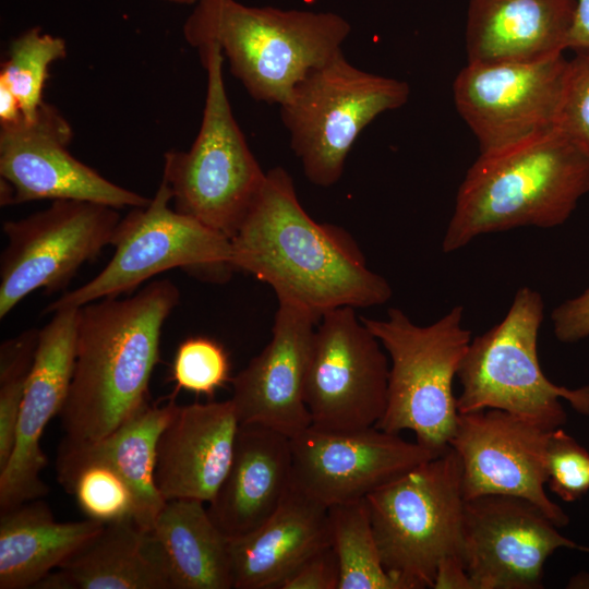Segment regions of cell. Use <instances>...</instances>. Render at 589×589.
<instances>
[{
  "instance_id": "6da1fadb",
  "label": "cell",
  "mask_w": 589,
  "mask_h": 589,
  "mask_svg": "<svg viewBox=\"0 0 589 589\" xmlns=\"http://www.w3.org/2000/svg\"><path fill=\"white\" fill-rule=\"evenodd\" d=\"M231 266L268 284L278 302L322 316L342 308L384 304L392 288L372 272L344 228L315 221L298 200L283 167L266 172L264 185L230 239Z\"/></svg>"
},
{
  "instance_id": "7a4b0ae2",
  "label": "cell",
  "mask_w": 589,
  "mask_h": 589,
  "mask_svg": "<svg viewBox=\"0 0 589 589\" xmlns=\"http://www.w3.org/2000/svg\"><path fill=\"white\" fill-rule=\"evenodd\" d=\"M179 300L178 287L159 279L134 296L80 308L73 374L59 413L63 441L100 440L148 405L163 326Z\"/></svg>"
},
{
  "instance_id": "3957f363",
  "label": "cell",
  "mask_w": 589,
  "mask_h": 589,
  "mask_svg": "<svg viewBox=\"0 0 589 589\" xmlns=\"http://www.w3.org/2000/svg\"><path fill=\"white\" fill-rule=\"evenodd\" d=\"M589 193V158L556 129L480 154L461 182L442 249L517 227L564 224Z\"/></svg>"
},
{
  "instance_id": "277c9868",
  "label": "cell",
  "mask_w": 589,
  "mask_h": 589,
  "mask_svg": "<svg viewBox=\"0 0 589 589\" xmlns=\"http://www.w3.org/2000/svg\"><path fill=\"white\" fill-rule=\"evenodd\" d=\"M351 32L333 12L199 0L183 25L187 43L217 45L249 95L281 105L306 73L336 53Z\"/></svg>"
},
{
  "instance_id": "5b68a950",
  "label": "cell",
  "mask_w": 589,
  "mask_h": 589,
  "mask_svg": "<svg viewBox=\"0 0 589 589\" xmlns=\"http://www.w3.org/2000/svg\"><path fill=\"white\" fill-rule=\"evenodd\" d=\"M206 71L199 133L188 151L164 155L161 180L173 208L231 239L266 179L235 119L224 80V56L215 44L197 49Z\"/></svg>"
},
{
  "instance_id": "8992f818",
  "label": "cell",
  "mask_w": 589,
  "mask_h": 589,
  "mask_svg": "<svg viewBox=\"0 0 589 589\" xmlns=\"http://www.w3.org/2000/svg\"><path fill=\"white\" fill-rule=\"evenodd\" d=\"M462 316L456 305L429 326L396 308L385 320L360 317L390 358L386 409L376 426L396 434L410 430L437 455L449 447L459 414L453 383L471 342Z\"/></svg>"
},
{
  "instance_id": "52a82bcc",
  "label": "cell",
  "mask_w": 589,
  "mask_h": 589,
  "mask_svg": "<svg viewBox=\"0 0 589 589\" xmlns=\"http://www.w3.org/2000/svg\"><path fill=\"white\" fill-rule=\"evenodd\" d=\"M364 500L383 565L405 589L432 588L442 561L464 560L461 465L450 446Z\"/></svg>"
},
{
  "instance_id": "ba28073f",
  "label": "cell",
  "mask_w": 589,
  "mask_h": 589,
  "mask_svg": "<svg viewBox=\"0 0 589 589\" xmlns=\"http://www.w3.org/2000/svg\"><path fill=\"white\" fill-rule=\"evenodd\" d=\"M543 310L541 294L520 287L506 316L471 339L457 372L459 413L500 409L553 431L567 419L563 398L589 417V385L557 386L541 369L537 344Z\"/></svg>"
},
{
  "instance_id": "9c48e42d",
  "label": "cell",
  "mask_w": 589,
  "mask_h": 589,
  "mask_svg": "<svg viewBox=\"0 0 589 589\" xmlns=\"http://www.w3.org/2000/svg\"><path fill=\"white\" fill-rule=\"evenodd\" d=\"M409 95L407 82L363 71L342 51L310 70L279 106L308 180L324 188L338 182L362 130Z\"/></svg>"
},
{
  "instance_id": "30bf717a",
  "label": "cell",
  "mask_w": 589,
  "mask_h": 589,
  "mask_svg": "<svg viewBox=\"0 0 589 589\" xmlns=\"http://www.w3.org/2000/svg\"><path fill=\"white\" fill-rule=\"evenodd\" d=\"M171 202L170 190L161 180L146 206L132 208L121 218L111 241L115 253L103 271L51 302L45 312L116 298L173 268L219 278L233 271L230 239L177 212Z\"/></svg>"
},
{
  "instance_id": "8fae6325",
  "label": "cell",
  "mask_w": 589,
  "mask_h": 589,
  "mask_svg": "<svg viewBox=\"0 0 589 589\" xmlns=\"http://www.w3.org/2000/svg\"><path fill=\"white\" fill-rule=\"evenodd\" d=\"M121 216L117 208L57 200L40 212L3 223L8 245L0 259V318L37 289L64 288L86 262L111 244Z\"/></svg>"
},
{
  "instance_id": "7c38bea8",
  "label": "cell",
  "mask_w": 589,
  "mask_h": 589,
  "mask_svg": "<svg viewBox=\"0 0 589 589\" xmlns=\"http://www.w3.org/2000/svg\"><path fill=\"white\" fill-rule=\"evenodd\" d=\"M388 374L380 340L353 308L325 312L314 332L305 375L311 425L330 431L376 426L386 409Z\"/></svg>"
},
{
  "instance_id": "4fadbf2b",
  "label": "cell",
  "mask_w": 589,
  "mask_h": 589,
  "mask_svg": "<svg viewBox=\"0 0 589 589\" xmlns=\"http://www.w3.org/2000/svg\"><path fill=\"white\" fill-rule=\"evenodd\" d=\"M568 60L468 62L453 84L456 109L480 154L497 152L555 129Z\"/></svg>"
},
{
  "instance_id": "5bb4252c",
  "label": "cell",
  "mask_w": 589,
  "mask_h": 589,
  "mask_svg": "<svg viewBox=\"0 0 589 589\" xmlns=\"http://www.w3.org/2000/svg\"><path fill=\"white\" fill-rule=\"evenodd\" d=\"M69 121L44 101L34 119L0 125L2 206L38 200H75L119 208L144 207L151 199L122 188L68 149Z\"/></svg>"
},
{
  "instance_id": "9a60e30c",
  "label": "cell",
  "mask_w": 589,
  "mask_h": 589,
  "mask_svg": "<svg viewBox=\"0 0 589 589\" xmlns=\"http://www.w3.org/2000/svg\"><path fill=\"white\" fill-rule=\"evenodd\" d=\"M557 528L526 498L486 494L465 500L464 561L472 589L542 588L544 563L553 552H589Z\"/></svg>"
},
{
  "instance_id": "2e32d148",
  "label": "cell",
  "mask_w": 589,
  "mask_h": 589,
  "mask_svg": "<svg viewBox=\"0 0 589 589\" xmlns=\"http://www.w3.org/2000/svg\"><path fill=\"white\" fill-rule=\"evenodd\" d=\"M290 444L292 486L327 507L363 500L438 456L377 426L330 431L310 425Z\"/></svg>"
},
{
  "instance_id": "e0dca14e",
  "label": "cell",
  "mask_w": 589,
  "mask_h": 589,
  "mask_svg": "<svg viewBox=\"0 0 589 589\" xmlns=\"http://www.w3.org/2000/svg\"><path fill=\"white\" fill-rule=\"evenodd\" d=\"M551 432L500 409L459 413L449 446L460 460L465 500L518 496L537 505L558 528L568 525L566 513L544 490Z\"/></svg>"
},
{
  "instance_id": "ac0fdd59",
  "label": "cell",
  "mask_w": 589,
  "mask_h": 589,
  "mask_svg": "<svg viewBox=\"0 0 589 589\" xmlns=\"http://www.w3.org/2000/svg\"><path fill=\"white\" fill-rule=\"evenodd\" d=\"M80 308L53 312L38 334L34 362L27 378L14 447L0 470V512L37 500L49 492L40 472L47 458L40 438L48 422L59 414L70 387Z\"/></svg>"
},
{
  "instance_id": "d6986e66",
  "label": "cell",
  "mask_w": 589,
  "mask_h": 589,
  "mask_svg": "<svg viewBox=\"0 0 589 589\" xmlns=\"http://www.w3.org/2000/svg\"><path fill=\"white\" fill-rule=\"evenodd\" d=\"M321 316L278 302L272 339L231 378L240 424H259L293 437L311 425L304 400L306 369Z\"/></svg>"
},
{
  "instance_id": "ffe728a7",
  "label": "cell",
  "mask_w": 589,
  "mask_h": 589,
  "mask_svg": "<svg viewBox=\"0 0 589 589\" xmlns=\"http://www.w3.org/2000/svg\"><path fill=\"white\" fill-rule=\"evenodd\" d=\"M239 425L231 399L177 406L157 443L155 483L163 498L207 504L228 472Z\"/></svg>"
},
{
  "instance_id": "44dd1931",
  "label": "cell",
  "mask_w": 589,
  "mask_h": 589,
  "mask_svg": "<svg viewBox=\"0 0 589 589\" xmlns=\"http://www.w3.org/2000/svg\"><path fill=\"white\" fill-rule=\"evenodd\" d=\"M290 437L259 424H240L228 472L207 512L228 539L261 527L291 488Z\"/></svg>"
},
{
  "instance_id": "7402d4cb",
  "label": "cell",
  "mask_w": 589,
  "mask_h": 589,
  "mask_svg": "<svg viewBox=\"0 0 589 589\" xmlns=\"http://www.w3.org/2000/svg\"><path fill=\"white\" fill-rule=\"evenodd\" d=\"M576 0H469L468 62H533L563 53Z\"/></svg>"
},
{
  "instance_id": "603a6c76",
  "label": "cell",
  "mask_w": 589,
  "mask_h": 589,
  "mask_svg": "<svg viewBox=\"0 0 589 589\" xmlns=\"http://www.w3.org/2000/svg\"><path fill=\"white\" fill-rule=\"evenodd\" d=\"M328 545V507L291 485L261 527L229 539L233 589H278L303 561Z\"/></svg>"
},
{
  "instance_id": "cb8c5ba5",
  "label": "cell",
  "mask_w": 589,
  "mask_h": 589,
  "mask_svg": "<svg viewBox=\"0 0 589 589\" xmlns=\"http://www.w3.org/2000/svg\"><path fill=\"white\" fill-rule=\"evenodd\" d=\"M199 500L166 501L147 531L170 589H233L229 539Z\"/></svg>"
},
{
  "instance_id": "d4e9b609",
  "label": "cell",
  "mask_w": 589,
  "mask_h": 589,
  "mask_svg": "<svg viewBox=\"0 0 589 589\" xmlns=\"http://www.w3.org/2000/svg\"><path fill=\"white\" fill-rule=\"evenodd\" d=\"M58 568L34 588L170 589L147 531L132 518L104 525Z\"/></svg>"
},
{
  "instance_id": "484cf974",
  "label": "cell",
  "mask_w": 589,
  "mask_h": 589,
  "mask_svg": "<svg viewBox=\"0 0 589 589\" xmlns=\"http://www.w3.org/2000/svg\"><path fill=\"white\" fill-rule=\"evenodd\" d=\"M104 525L56 521L38 498L0 512V589L34 588Z\"/></svg>"
},
{
  "instance_id": "4316f807",
  "label": "cell",
  "mask_w": 589,
  "mask_h": 589,
  "mask_svg": "<svg viewBox=\"0 0 589 589\" xmlns=\"http://www.w3.org/2000/svg\"><path fill=\"white\" fill-rule=\"evenodd\" d=\"M178 405L175 398L163 405H147L109 435L84 443H62L110 464L131 486L137 503L135 522L148 531L166 501L155 483L159 436Z\"/></svg>"
},
{
  "instance_id": "83f0119b",
  "label": "cell",
  "mask_w": 589,
  "mask_h": 589,
  "mask_svg": "<svg viewBox=\"0 0 589 589\" xmlns=\"http://www.w3.org/2000/svg\"><path fill=\"white\" fill-rule=\"evenodd\" d=\"M57 479L74 496L84 515L109 524L136 519L135 495L123 477L107 461L61 443L56 460Z\"/></svg>"
},
{
  "instance_id": "f1b7e54d",
  "label": "cell",
  "mask_w": 589,
  "mask_h": 589,
  "mask_svg": "<svg viewBox=\"0 0 589 589\" xmlns=\"http://www.w3.org/2000/svg\"><path fill=\"white\" fill-rule=\"evenodd\" d=\"M328 518L338 589H405L383 565L364 498L329 506Z\"/></svg>"
},
{
  "instance_id": "f546056e",
  "label": "cell",
  "mask_w": 589,
  "mask_h": 589,
  "mask_svg": "<svg viewBox=\"0 0 589 589\" xmlns=\"http://www.w3.org/2000/svg\"><path fill=\"white\" fill-rule=\"evenodd\" d=\"M63 38L32 27L12 39L8 58L1 65L0 82L17 97L23 117L34 119L44 103L43 89L49 67L67 57Z\"/></svg>"
},
{
  "instance_id": "4dcf8cb0",
  "label": "cell",
  "mask_w": 589,
  "mask_h": 589,
  "mask_svg": "<svg viewBox=\"0 0 589 589\" xmlns=\"http://www.w3.org/2000/svg\"><path fill=\"white\" fill-rule=\"evenodd\" d=\"M38 329L24 330L0 347V470L14 447L22 401L38 344Z\"/></svg>"
},
{
  "instance_id": "1f68e13d",
  "label": "cell",
  "mask_w": 589,
  "mask_h": 589,
  "mask_svg": "<svg viewBox=\"0 0 589 589\" xmlns=\"http://www.w3.org/2000/svg\"><path fill=\"white\" fill-rule=\"evenodd\" d=\"M176 392L185 389L212 398L230 378V362L225 348L216 340L195 336L183 340L172 364Z\"/></svg>"
},
{
  "instance_id": "d6a6232c",
  "label": "cell",
  "mask_w": 589,
  "mask_h": 589,
  "mask_svg": "<svg viewBox=\"0 0 589 589\" xmlns=\"http://www.w3.org/2000/svg\"><path fill=\"white\" fill-rule=\"evenodd\" d=\"M546 483L565 502L589 491V453L561 428L551 432L545 456Z\"/></svg>"
},
{
  "instance_id": "836d02e7",
  "label": "cell",
  "mask_w": 589,
  "mask_h": 589,
  "mask_svg": "<svg viewBox=\"0 0 589 589\" xmlns=\"http://www.w3.org/2000/svg\"><path fill=\"white\" fill-rule=\"evenodd\" d=\"M555 129L589 158V50L568 60Z\"/></svg>"
},
{
  "instance_id": "e575fe53",
  "label": "cell",
  "mask_w": 589,
  "mask_h": 589,
  "mask_svg": "<svg viewBox=\"0 0 589 589\" xmlns=\"http://www.w3.org/2000/svg\"><path fill=\"white\" fill-rule=\"evenodd\" d=\"M339 564L332 545L303 561L278 589H338Z\"/></svg>"
},
{
  "instance_id": "d590c367",
  "label": "cell",
  "mask_w": 589,
  "mask_h": 589,
  "mask_svg": "<svg viewBox=\"0 0 589 589\" xmlns=\"http://www.w3.org/2000/svg\"><path fill=\"white\" fill-rule=\"evenodd\" d=\"M553 330L557 340L576 342L589 336V287L552 312Z\"/></svg>"
},
{
  "instance_id": "8d00e7d4",
  "label": "cell",
  "mask_w": 589,
  "mask_h": 589,
  "mask_svg": "<svg viewBox=\"0 0 589 589\" xmlns=\"http://www.w3.org/2000/svg\"><path fill=\"white\" fill-rule=\"evenodd\" d=\"M433 589H472L465 562L461 558H446L438 564Z\"/></svg>"
},
{
  "instance_id": "74e56055",
  "label": "cell",
  "mask_w": 589,
  "mask_h": 589,
  "mask_svg": "<svg viewBox=\"0 0 589 589\" xmlns=\"http://www.w3.org/2000/svg\"><path fill=\"white\" fill-rule=\"evenodd\" d=\"M566 49L589 50V0H576Z\"/></svg>"
},
{
  "instance_id": "f35d334b",
  "label": "cell",
  "mask_w": 589,
  "mask_h": 589,
  "mask_svg": "<svg viewBox=\"0 0 589 589\" xmlns=\"http://www.w3.org/2000/svg\"><path fill=\"white\" fill-rule=\"evenodd\" d=\"M22 117L17 97L3 82H0V125L13 123Z\"/></svg>"
},
{
  "instance_id": "ab89813d",
  "label": "cell",
  "mask_w": 589,
  "mask_h": 589,
  "mask_svg": "<svg viewBox=\"0 0 589 589\" xmlns=\"http://www.w3.org/2000/svg\"><path fill=\"white\" fill-rule=\"evenodd\" d=\"M567 588L569 589H589V573L580 572L568 580Z\"/></svg>"
},
{
  "instance_id": "60d3db41",
  "label": "cell",
  "mask_w": 589,
  "mask_h": 589,
  "mask_svg": "<svg viewBox=\"0 0 589 589\" xmlns=\"http://www.w3.org/2000/svg\"><path fill=\"white\" fill-rule=\"evenodd\" d=\"M178 4H195L199 0H163Z\"/></svg>"
}]
</instances>
